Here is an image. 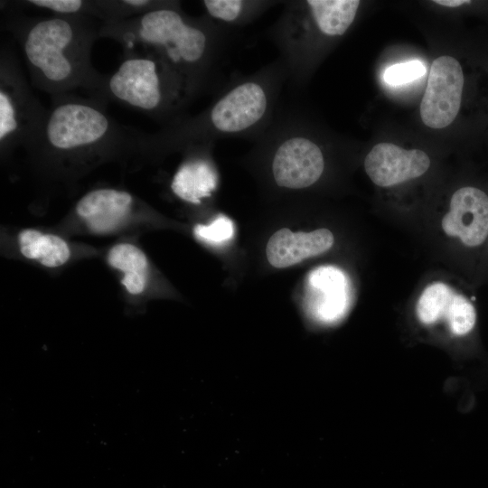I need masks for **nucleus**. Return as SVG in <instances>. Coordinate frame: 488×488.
Returning <instances> with one entry per match:
<instances>
[{
	"label": "nucleus",
	"mask_w": 488,
	"mask_h": 488,
	"mask_svg": "<svg viewBox=\"0 0 488 488\" xmlns=\"http://www.w3.org/2000/svg\"><path fill=\"white\" fill-rule=\"evenodd\" d=\"M109 265L124 273L121 284L133 295L140 294L147 281V259L144 252L130 243L115 245L108 254Z\"/></svg>",
	"instance_id": "nucleus-18"
},
{
	"label": "nucleus",
	"mask_w": 488,
	"mask_h": 488,
	"mask_svg": "<svg viewBox=\"0 0 488 488\" xmlns=\"http://www.w3.org/2000/svg\"><path fill=\"white\" fill-rule=\"evenodd\" d=\"M134 197L126 191L99 188L87 192L76 204L77 214L96 232L112 230L132 211Z\"/></svg>",
	"instance_id": "nucleus-15"
},
{
	"label": "nucleus",
	"mask_w": 488,
	"mask_h": 488,
	"mask_svg": "<svg viewBox=\"0 0 488 488\" xmlns=\"http://www.w3.org/2000/svg\"><path fill=\"white\" fill-rule=\"evenodd\" d=\"M427 71L426 66L419 61H408L394 64L383 73L386 83L399 86L421 78Z\"/></svg>",
	"instance_id": "nucleus-21"
},
{
	"label": "nucleus",
	"mask_w": 488,
	"mask_h": 488,
	"mask_svg": "<svg viewBox=\"0 0 488 488\" xmlns=\"http://www.w3.org/2000/svg\"><path fill=\"white\" fill-rule=\"evenodd\" d=\"M233 233L232 221L223 215L219 216L209 225H196L194 228L196 237L213 243L228 240L233 236Z\"/></svg>",
	"instance_id": "nucleus-22"
},
{
	"label": "nucleus",
	"mask_w": 488,
	"mask_h": 488,
	"mask_svg": "<svg viewBox=\"0 0 488 488\" xmlns=\"http://www.w3.org/2000/svg\"><path fill=\"white\" fill-rule=\"evenodd\" d=\"M230 31L205 14L191 16L180 1L144 14L101 23L100 37L123 50L140 48L156 55L180 82L188 104L212 91L219 80Z\"/></svg>",
	"instance_id": "nucleus-2"
},
{
	"label": "nucleus",
	"mask_w": 488,
	"mask_h": 488,
	"mask_svg": "<svg viewBox=\"0 0 488 488\" xmlns=\"http://www.w3.org/2000/svg\"><path fill=\"white\" fill-rule=\"evenodd\" d=\"M344 274L333 267H320L307 278L305 310L319 324H333L343 319L350 305Z\"/></svg>",
	"instance_id": "nucleus-11"
},
{
	"label": "nucleus",
	"mask_w": 488,
	"mask_h": 488,
	"mask_svg": "<svg viewBox=\"0 0 488 488\" xmlns=\"http://www.w3.org/2000/svg\"><path fill=\"white\" fill-rule=\"evenodd\" d=\"M333 241V233L324 228L311 232H292L284 228L270 237L266 255L270 265L284 268L327 251Z\"/></svg>",
	"instance_id": "nucleus-14"
},
{
	"label": "nucleus",
	"mask_w": 488,
	"mask_h": 488,
	"mask_svg": "<svg viewBox=\"0 0 488 488\" xmlns=\"http://www.w3.org/2000/svg\"><path fill=\"white\" fill-rule=\"evenodd\" d=\"M255 142L254 151L267 161L271 180L279 189L305 190L324 174V149L296 110L277 112Z\"/></svg>",
	"instance_id": "nucleus-6"
},
{
	"label": "nucleus",
	"mask_w": 488,
	"mask_h": 488,
	"mask_svg": "<svg viewBox=\"0 0 488 488\" xmlns=\"http://www.w3.org/2000/svg\"><path fill=\"white\" fill-rule=\"evenodd\" d=\"M213 143L187 147L186 157L175 172L171 189L180 199L198 204L217 189L219 174L211 158Z\"/></svg>",
	"instance_id": "nucleus-13"
},
{
	"label": "nucleus",
	"mask_w": 488,
	"mask_h": 488,
	"mask_svg": "<svg viewBox=\"0 0 488 488\" xmlns=\"http://www.w3.org/2000/svg\"><path fill=\"white\" fill-rule=\"evenodd\" d=\"M287 79L280 58L251 74L234 76L200 113L184 115L155 133L136 130L132 153L163 155L230 137L255 141L275 118Z\"/></svg>",
	"instance_id": "nucleus-1"
},
{
	"label": "nucleus",
	"mask_w": 488,
	"mask_h": 488,
	"mask_svg": "<svg viewBox=\"0 0 488 488\" xmlns=\"http://www.w3.org/2000/svg\"><path fill=\"white\" fill-rule=\"evenodd\" d=\"M3 27L19 43L33 84L52 96L82 88L99 75L91 50L101 21L87 15H37L5 8Z\"/></svg>",
	"instance_id": "nucleus-3"
},
{
	"label": "nucleus",
	"mask_w": 488,
	"mask_h": 488,
	"mask_svg": "<svg viewBox=\"0 0 488 488\" xmlns=\"http://www.w3.org/2000/svg\"><path fill=\"white\" fill-rule=\"evenodd\" d=\"M47 109L32 91L19 58L9 42L0 48V148L2 155L19 145L27 148Z\"/></svg>",
	"instance_id": "nucleus-7"
},
{
	"label": "nucleus",
	"mask_w": 488,
	"mask_h": 488,
	"mask_svg": "<svg viewBox=\"0 0 488 488\" xmlns=\"http://www.w3.org/2000/svg\"><path fill=\"white\" fill-rule=\"evenodd\" d=\"M168 0H96L102 23L133 18L164 5Z\"/></svg>",
	"instance_id": "nucleus-19"
},
{
	"label": "nucleus",
	"mask_w": 488,
	"mask_h": 488,
	"mask_svg": "<svg viewBox=\"0 0 488 488\" xmlns=\"http://www.w3.org/2000/svg\"><path fill=\"white\" fill-rule=\"evenodd\" d=\"M89 97L114 102L143 113L164 125L183 116L189 106L183 88L154 53L140 48L123 50L112 73H99Z\"/></svg>",
	"instance_id": "nucleus-5"
},
{
	"label": "nucleus",
	"mask_w": 488,
	"mask_h": 488,
	"mask_svg": "<svg viewBox=\"0 0 488 488\" xmlns=\"http://www.w3.org/2000/svg\"><path fill=\"white\" fill-rule=\"evenodd\" d=\"M45 118L26 148L54 167L83 166L132 153L136 129L118 124L106 103L72 92L51 97Z\"/></svg>",
	"instance_id": "nucleus-4"
},
{
	"label": "nucleus",
	"mask_w": 488,
	"mask_h": 488,
	"mask_svg": "<svg viewBox=\"0 0 488 488\" xmlns=\"http://www.w3.org/2000/svg\"><path fill=\"white\" fill-rule=\"evenodd\" d=\"M282 2L271 0H203V14L228 31L252 23Z\"/></svg>",
	"instance_id": "nucleus-16"
},
{
	"label": "nucleus",
	"mask_w": 488,
	"mask_h": 488,
	"mask_svg": "<svg viewBox=\"0 0 488 488\" xmlns=\"http://www.w3.org/2000/svg\"><path fill=\"white\" fill-rule=\"evenodd\" d=\"M21 253L27 258L35 259L48 267L63 265L70 258L67 243L60 237L26 229L18 235Z\"/></svg>",
	"instance_id": "nucleus-17"
},
{
	"label": "nucleus",
	"mask_w": 488,
	"mask_h": 488,
	"mask_svg": "<svg viewBox=\"0 0 488 488\" xmlns=\"http://www.w3.org/2000/svg\"><path fill=\"white\" fill-rule=\"evenodd\" d=\"M430 166L422 150H407L391 143H379L364 160L370 179L378 186L389 187L423 175Z\"/></svg>",
	"instance_id": "nucleus-12"
},
{
	"label": "nucleus",
	"mask_w": 488,
	"mask_h": 488,
	"mask_svg": "<svg viewBox=\"0 0 488 488\" xmlns=\"http://www.w3.org/2000/svg\"><path fill=\"white\" fill-rule=\"evenodd\" d=\"M434 3L438 4L440 5L447 6V7H457L464 4H470L471 1L468 0H435Z\"/></svg>",
	"instance_id": "nucleus-23"
},
{
	"label": "nucleus",
	"mask_w": 488,
	"mask_h": 488,
	"mask_svg": "<svg viewBox=\"0 0 488 488\" xmlns=\"http://www.w3.org/2000/svg\"><path fill=\"white\" fill-rule=\"evenodd\" d=\"M441 226L447 236L458 238L465 246H480L488 237V195L473 186L458 189Z\"/></svg>",
	"instance_id": "nucleus-10"
},
{
	"label": "nucleus",
	"mask_w": 488,
	"mask_h": 488,
	"mask_svg": "<svg viewBox=\"0 0 488 488\" xmlns=\"http://www.w3.org/2000/svg\"><path fill=\"white\" fill-rule=\"evenodd\" d=\"M416 313L424 325L444 321L455 336L470 333L476 324V311L472 302L442 282L430 284L423 290Z\"/></svg>",
	"instance_id": "nucleus-9"
},
{
	"label": "nucleus",
	"mask_w": 488,
	"mask_h": 488,
	"mask_svg": "<svg viewBox=\"0 0 488 488\" xmlns=\"http://www.w3.org/2000/svg\"><path fill=\"white\" fill-rule=\"evenodd\" d=\"M464 87V74L459 61L443 55L430 68L427 85L420 103L423 123L431 128H444L457 116Z\"/></svg>",
	"instance_id": "nucleus-8"
},
{
	"label": "nucleus",
	"mask_w": 488,
	"mask_h": 488,
	"mask_svg": "<svg viewBox=\"0 0 488 488\" xmlns=\"http://www.w3.org/2000/svg\"><path fill=\"white\" fill-rule=\"evenodd\" d=\"M9 8L22 12L24 8L50 12L58 15H87L96 18L95 0H25L9 2ZM7 5V4H6ZM97 19V18H96Z\"/></svg>",
	"instance_id": "nucleus-20"
}]
</instances>
